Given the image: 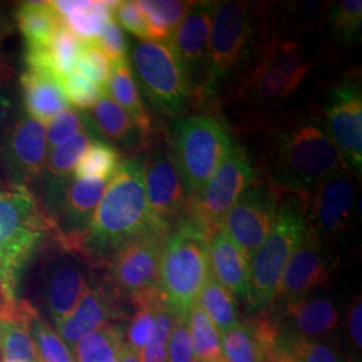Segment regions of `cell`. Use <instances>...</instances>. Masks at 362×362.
I'll return each mask as SVG.
<instances>
[{
    "instance_id": "1",
    "label": "cell",
    "mask_w": 362,
    "mask_h": 362,
    "mask_svg": "<svg viewBox=\"0 0 362 362\" xmlns=\"http://www.w3.org/2000/svg\"><path fill=\"white\" fill-rule=\"evenodd\" d=\"M169 228L151 211L143 163L130 160L121 164L95 208L81 245V254L91 266L106 264L121 247L145 233Z\"/></svg>"
},
{
    "instance_id": "2",
    "label": "cell",
    "mask_w": 362,
    "mask_h": 362,
    "mask_svg": "<svg viewBox=\"0 0 362 362\" xmlns=\"http://www.w3.org/2000/svg\"><path fill=\"white\" fill-rule=\"evenodd\" d=\"M52 239V228L37 194L28 187L0 185V288L8 303L33 259Z\"/></svg>"
},
{
    "instance_id": "3",
    "label": "cell",
    "mask_w": 362,
    "mask_h": 362,
    "mask_svg": "<svg viewBox=\"0 0 362 362\" xmlns=\"http://www.w3.org/2000/svg\"><path fill=\"white\" fill-rule=\"evenodd\" d=\"M209 276L208 238L188 220L179 219L164 243L158 290L179 320H188Z\"/></svg>"
},
{
    "instance_id": "4",
    "label": "cell",
    "mask_w": 362,
    "mask_h": 362,
    "mask_svg": "<svg viewBox=\"0 0 362 362\" xmlns=\"http://www.w3.org/2000/svg\"><path fill=\"white\" fill-rule=\"evenodd\" d=\"M344 157L326 130L306 122L285 132L276 144L274 175L291 192L308 194L320 182L339 172Z\"/></svg>"
},
{
    "instance_id": "5",
    "label": "cell",
    "mask_w": 362,
    "mask_h": 362,
    "mask_svg": "<svg viewBox=\"0 0 362 362\" xmlns=\"http://www.w3.org/2000/svg\"><path fill=\"white\" fill-rule=\"evenodd\" d=\"M172 158L189 194H199L231 148L228 129L218 117L177 118L169 133Z\"/></svg>"
},
{
    "instance_id": "6",
    "label": "cell",
    "mask_w": 362,
    "mask_h": 362,
    "mask_svg": "<svg viewBox=\"0 0 362 362\" xmlns=\"http://www.w3.org/2000/svg\"><path fill=\"white\" fill-rule=\"evenodd\" d=\"M309 224L293 203L278 208L272 231L250 258V285L247 303L262 310L276 299L286 264L303 239Z\"/></svg>"
},
{
    "instance_id": "7",
    "label": "cell",
    "mask_w": 362,
    "mask_h": 362,
    "mask_svg": "<svg viewBox=\"0 0 362 362\" xmlns=\"http://www.w3.org/2000/svg\"><path fill=\"white\" fill-rule=\"evenodd\" d=\"M38 270L34 279V298L54 324H59L90 287L85 257L67 250L52 239L39 251Z\"/></svg>"
},
{
    "instance_id": "8",
    "label": "cell",
    "mask_w": 362,
    "mask_h": 362,
    "mask_svg": "<svg viewBox=\"0 0 362 362\" xmlns=\"http://www.w3.org/2000/svg\"><path fill=\"white\" fill-rule=\"evenodd\" d=\"M254 179L255 173L246 151L233 141L203 189L199 194H189L180 219L192 223L209 239L219 231L224 215L250 188Z\"/></svg>"
},
{
    "instance_id": "9",
    "label": "cell",
    "mask_w": 362,
    "mask_h": 362,
    "mask_svg": "<svg viewBox=\"0 0 362 362\" xmlns=\"http://www.w3.org/2000/svg\"><path fill=\"white\" fill-rule=\"evenodd\" d=\"M132 62L156 109L168 116H179L191 97V79L168 42H136Z\"/></svg>"
},
{
    "instance_id": "10",
    "label": "cell",
    "mask_w": 362,
    "mask_h": 362,
    "mask_svg": "<svg viewBox=\"0 0 362 362\" xmlns=\"http://www.w3.org/2000/svg\"><path fill=\"white\" fill-rule=\"evenodd\" d=\"M47 152L46 125L30 116L19 100L0 137V169L6 184L30 188L43 173Z\"/></svg>"
},
{
    "instance_id": "11",
    "label": "cell",
    "mask_w": 362,
    "mask_h": 362,
    "mask_svg": "<svg viewBox=\"0 0 362 362\" xmlns=\"http://www.w3.org/2000/svg\"><path fill=\"white\" fill-rule=\"evenodd\" d=\"M252 30V15L247 1L214 3L208 43L206 93H212L220 82L238 67L246 52Z\"/></svg>"
},
{
    "instance_id": "12",
    "label": "cell",
    "mask_w": 362,
    "mask_h": 362,
    "mask_svg": "<svg viewBox=\"0 0 362 362\" xmlns=\"http://www.w3.org/2000/svg\"><path fill=\"white\" fill-rule=\"evenodd\" d=\"M169 228H160L129 242L116 251L105 264L106 284L119 297L130 300L158 288L160 260Z\"/></svg>"
},
{
    "instance_id": "13",
    "label": "cell",
    "mask_w": 362,
    "mask_h": 362,
    "mask_svg": "<svg viewBox=\"0 0 362 362\" xmlns=\"http://www.w3.org/2000/svg\"><path fill=\"white\" fill-rule=\"evenodd\" d=\"M310 64L297 42L274 38L260 54L245 89L260 101H278L297 90L309 73Z\"/></svg>"
},
{
    "instance_id": "14",
    "label": "cell",
    "mask_w": 362,
    "mask_h": 362,
    "mask_svg": "<svg viewBox=\"0 0 362 362\" xmlns=\"http://www.w3.org/2000/svg\"><path fill=\"white\" fill-rule=\"evenodd\" d=\"M276 215L278 200L274 191L258 185L239 196L224 215L220 228L250 259L272 231Z\"/></svg>"
},
{
    "instance_id": "15",
    "label": "cell",
    "mask_w": 362,
    "mask_h": 362,
    "mask_svg": "<svg viewBox=\"0 0 362 362\" xmlns=\"http://www.w3.org/2000/svg\"><path fill=\"white\" fill-rule=\"evenodd\" d=\"M326 133L353 168L361 172L362 94L360 82L346 79L332 90L326 105Z\"/></svg>"
},
{
    "instance_id": "16",
    "label": "cell",
    "mask_w": 362,
    "mask_h": 362,
    "mask_svg": "<svg viewBox=\"0 0 362 362\" xmlns=\"http://www.w3.org/2000/svg\"><path fill=\"white\" fill-rule=\"evenodd\" d=\"M146 199L156 219L168 224L180 219L189 192L172 156L164 152L148 156L143 163Z\"/></svg>"
},
{
    "instance_id": "17",
    "label": "cell",
    "mask_w": 362,
    "mask_h": 362,
    "mask_svg": "<svg viewBox=\"0 0 362 362\" xmlns=\"http://www.w3.org/2000/svg\"><path fill=\"white\" fill-rule=\"evenodd\" d=\"M119 298L106 282L91 284L74 310L55 325L57 333L69 349H74L83 337L106 326L118 324L122 320V310L118 303Z\"/></svg>"
},
{
    "instance_id": "18",
    "label": "cell",
    "mask_w": 362,
    "mask_h": 362,
    "mask_svg": "<svg viewBox=\"0 0 362 362\" xmlns=\"http://www.w3.org/2000/svg\"><path fill=\"white\" fill-rule=\"evenodd\" d=\"M330 279V266L325 258L320 236L310 226L303 239L286 264L276 299L284 302L306 297L317 288L326 287Z\"/></svg>"
},
{
    "instance_id": "19",
    "label": "cell",
    "mask_w": 362,
    "mask_h": 362,
    "mask_svg": "<svg viewBox=\"0 0 362 362\" xmlns=\"http://www.w3.org/2000/svg\"><path fill=\"white\" fill-rule=\"evenodd\" d=\"M311 219L314 231L334 236L342 233L348 223L354 206V184L341 170L320 182L313 191Z\"/></svg>"
},
{
    "instance_id": "20",
    "label": "cell",
    "mask_w": 362,
    "mask_h": 362,
    "mask_svg": "<svg viewBox=\"0 0 362 362\" xmlns=\"http://www.w3.org/2000/svg\"><path fill=\"white\" fill-rule=\"evenodd\" d=\"M281 333L278 321L260 313L221 334V357L226 362H267Z\"/></svg>"
},
{
    "instance_id": "21",
    "label": "cell",
    "mask_w": 362,
    "mask_h": 362,
    "mask_svg": "<svg viewBox=\"0 0 362 362\" xmlns=\"http://www.w3.org/2000/svg\"><path fill=\"white\" fill-rule=\"evenodd\" d=\"M212 13L214 3L194 1L169 38L170 47L180 58L188 76H194L203 66H207Z\"/></svg>"
},
{
    "instance_id": "22",
    "label": "cell",
    "mask_w": 362,
    "mask_h": 362,
    "mask_svg": "<svg viewBox=\"0 0 362 362\" xmlns=\"http://www.w3.org/2000/svg\"><path fill=\"white\" fill-rule=\"evenodd\" d=\"M39 311L27 299L0 309V358L3 362H39L31 333Z\"/></svg>"
},
{
    "instance_id": "23",
    "label": "cell",
    "mask_w": 362,
    "mask_h": 362,
    "mask_svg": "<svg viewBox=\"0 0 362 362\" xmlns=\"http://www.w3.org/2000/svg\"><path fill=\"white\" fill-rule=\"evenodd\" d=\"M18 88L23 109L45 125L70 109L62 79L54 74L25 69L18 78Z\"/></svg>"
},
{
    "instance_id": "24",
    "label": "cell",
    "mask_w": 362,
    "mask_h": 362,
    "mask_svg": "<svg viewBox=\"0 0 362 362\" xmlns=\"http://www.w3.org/2000/svg\"><path fill=\"white\" fill-rule=\"evenodd\" d=\"M209 276L233 294L247 297L250 259L221 228L208 239Z\"/></svg>"
},
{
    "instance_id": "25",
    "label": "cell",
    "mask_w": 362,
    "mask_h": 362,
    "mask_svg": "<svg viewBox=\"0 0 362 362\" xmlns=\"http://www.w3.org/2000/svg\"><path fill=\"white\" fill-rule=\"evenodd\" d=\"M282 317L288 326L286 333L309 339L334 332L341 320L336 305L330 299L310 296L285 302Z\"/></svg>"
},
{
    "instance_id": "26",
    "label": "cell",
    "mask_w": 362,
    "mask_h": 362,
    "mask_svg": "<svg viewBox=\"0 0 362 362\" xmlns=\"http://www.w3.org/2000/svg\"><path fill=\"white\" fill-rule=\"evenodd\" d=\"M61 19L82 42L98 38L107 22L113 18L116 1L100 0H62L52 1Z\"/></svg>"
},
{
    "instance_id": "27",
    "label": "cell",
    "mask_w": 362,
    "mask_h": 362,
    "mask_svg": "<svg viewBox=\"0 0 362 362\" xmlns=\"http://www.w3.org/2000/svg\"><path fill=\"white\" fill-rule=\"evenodd\" d=\"M105 91L127 112L143 137H148L152 133V119L141 100L139 83L133 76L129 59L112 64L110 77Z\"/></svg>"
},
{
    "instance_id": "28",
    "label": "cell",
    "mask_w": 362,
    "mask_h": 362,
    "mask_svg": "<svg viewBox=\"0 0 362 362\" xmlns=\"http://www.w3.org/2000/svg\"><path fill=\"white\" fill-rule=\"evenodd\" d=\"M26 47H46L54 34L64 25L52 1H23L15 11Z\"/></svg>"
},
{
    "instance_id": "29",
    "label": "cell",
    "mask_w": 362,
    "mask_h": 362,
    "mask_svg": "<svg viewBox=\"0 0 362 362\" xmlns=\"http://www.w3.org/2000/svg\"><path fill=\"white\" fill-rule=\"evenodd\" d=\"M91 116L104 136L122 146H130L139 137H143L133 119L106 91H103L98 101L91 107Z\"/></svg>"
},
{
    "instance_id": "30",
    "label": "cell",
    "mask_w": 362,
    "mask_h": 362,
    "mask_svg": "<svg viewBox=\"0 0 362 362\" xmlns=\"http://www.w3.org/2000/svg\"><path fill=\"white\" fill-rule=\"evenodd\" d=\"M137 4L148 25V40L168 42L194 1L140 0Z\"/></svg>"
},
{
    "instance_id": "31",
    "label": "cell",
    "mask_w": 362,
    "mask_h": 362,
    "mask_svg": "<svg viewBox=\"0 0 362 362\" xmlns=\"http://www.w3.org/2000/svg\"><path fill=\"white\" fill-rule=\"evenodd\" d=\"M124 342L122 326L110 325L83 337L71 351L76 362H119Z\"/></svg>"
},
{
    "instance_id": "32",
    "label": "cell",
    "mask_w": 362,
    "mask_h": 362,
    "mask_svg": "<svg viewBox=\"0 0 362 362\" xmlns=\"http://www.w3.org/2000/svg\"><path fill=\"white\" fill-rule=\"evenodd\" d=\"M196 303L207 314L220 334L230 332L239 324L236 298L212 276H208Z\"/></svg>"
},
{
    "instance_id": "33",
    "label": "cell",
    "mask_w": 362,
    "mask_h": 362,
    "mask_svg": "<svg viewBox=\"0 0 362 362\" xmlns=\"http://www.w3.org/2000/svg\"><path fill=\"white\" fill-rule=\"evenodd\" d=\"M93 141L89 128L69 141L58 146H52L47 152V158L42 176L38 180H65L73 177V172L78 160Z\"/></svg>"
},
{
    "instance_id": "34",
    "label": "cell",
    "mask_w": 362,
    "mask_h": 362,
    "mask_svg": "<svg viewBox=\"0 0 362 362\" xmlns=\"http://www.w3.org/2000/svg\"><path fill=\"white\" fill-rule=\"evenodd\" d=\"M121 167L116 149L101 140H93L78 160L73 176L81 180L110 181Z\"/></svg>"
},
{
    "instance_id": "35",
    "label": "cell",
    "mask_w": 362,
    "mask_h": 362,
    "mask_svg": "<svg viewBox=\"0 0 362 362\" xmlns=\"http://www.w3.org/2000/svg\"><path fill=\"white\" fill-rule=\"evenodd\" d=\"M161 298L158 288L144 293L132 299L134 305V314L130 320L127 332V344L130 349L140 354L153 336L156 326V306Z\"/></svg>"
},
{
    "instance_id": "36",
    "label": "cell",
    "mask_w": 362,
    "mask_h": 362,
    "mask_svg": "<svg viewBox=\"0 0 362 362\" xmlns=\"http://www.w3.org/2000/svg\"><path fill=\"white\" fill-rule=\"evenodd\" d=\"M187 322L194 349V362L221 358V334L197 303L189 313Z\"/></svg>"
},
{
    "instance_id": "37",
    "label": "cell",
    "mask_w": 362,
    "mask_h": 362,
    "mask_svg": "<svg viewBox=\"0 0 362 362\" xmlns=\"http://www.w3.org/2000/svg\"><path fill=\"white\" fill-rule=\"evenodd\" d=\"M31 333L39 362H76L73 351L40 313L33 318Z\"/></svg>"
},
{
    "instance_id": "38",
    "label": "cell",
    "mask_w": 362,
    "mask_h": 362,
    "mask_svg": "<svg viewBox=\"0 0 362 362\" xmlns=\"http://www.w3.org/2000/svg\"><path fill=\"white\" fill-rule=\"evenodd\" d=\"M177 320L161 296L156 306L155 332L148 345L139 354L140 362H167L169 337Z\"/></svg>"
},
{
    "instance_id": "39",
    "label": "cell",
    "mask_w": 362,
    "mask_h": 362,
    "mask_svg": "<svg viewBox=\"0 0 362 362\" xmlns=\"http://www.w3.org/2000/svg\"><path fill=\"white\" fill-rule=\"evenodd\" d=\"M81 45L82 40L66 26L61 27L54 34L50 43L47 45V52L54 73L58 77L64 78L74 71Z\"/></svg>"
},
{
    "instance_id": "40",
    "label": "cell",
    "mask_w": 362,
    "mask_h": 362,
    "mask_svg": "<svg viewBox=\"0 0 362 362\" xmlns=\"http://www.w3.org/2000/svg\"><path fill=\"white\" fill-rule=\"evenodd\" d=\"M279 342L297 362H345L336 349L321 341L282 332Z\"/></svg>"
},
{
    "instance_id": "41",
    "label": "cell",
    "mask_w": 362,
    "mask_h": 362,
    "mask_svg": "<svg viewBox=\"0 0 362 362\" xmlns=\"http://www.w3.org/2000/svg\"><path fill=\"white\" fill-rule=\"evenodd\" d=\"M76 67L81 76L89 79L91 83L106 90V85L112 71V62L98 47L95 40H85L81 45Z\"/></svg>"
},
{
    "instance_id": "42",
    "label": "cell",
    "mask_w": 362,
    "mask_h": 362,
    "mask_svg": "<svg viewBox=\"0 0 362 362\" xmlns=\"http://www.w3.org/2000/svg\"><path fill=\"white\" fill-rule=\"evenodd\" d=\"M332 27L337 37L348 45L361 39L362 1L342 0L337 3L332 13Z\"/></svg>"
},
{
    "instance_id": "43",
    "label": "cell",
    "mask_w": 362,
    "mask_h": 362,
    "mask_svg": "<svg viewBox=\"0 0 362 362\" xmlns=\"http://www.w3.org/2000/svg\"><path fill=\"white\" fill-rule=\"evenodd\" d=\"M18 78L11 59L0 54V137L19 105Z\"/></svg>"
},
{
    "instance_id": "44",
    "label": "cell",
    "mask_w": 362,
    "mask_h": 362,
    "mask_svg": "<svg viewBox=\"0 0 362 362\" xmlns=\"http://www.w3.org/2000/svg\"><path fill=\"white\" fill-rule=\"evenodd\" d=\"M88 129V118L73 109H67L46 124V139L49 146H58L69 141L78 133Z\"/></svg>"
},
{
    "instance_id": "45",
    "label": "cell",
    "mask_w": 362,
    "mask_h": 362,
    "mask_svg": "<svg viewBox=\"0 0 362 362\" xmlns=\"http://www.w3.org/2000/svg\"><path fill=\"white\" fill-rule=\"evenodd\" d=\"M62 86L70 105H74L81 110L91 109L103 94L98 86L91 83L78 71H73L62 78Z\"/></svg>"
},
{
    "instance_id": "46",
    "label": "cell",
    "mask_w": 362,
    "mask_h": 362,
    "mask_svg": "<svg viewBox=\"0 0 362 362\" xmlns=\"http://www.w3.org/2000/svg\"><path fill=\"white\" fill-rule=\"evenodd\" d=\"M113 19L116 21L118 26L124 27L134 37L141 40L149 39L148 25L137 1H130V0L116 1L113 8Z\"/></svg>"
},
{
    "instance_id": "47",
    "label": "cell",
    "mask_w": 362,
    "mask_h": 362,
    "mask_svg": "<svg viewBox=\"0 0 362 362\" xmlns=\"http://www.w3.org/2000/svg\"><path fill=\"white\" fill-rule=\"evenodd\" d=\"M95 43L112 64L128 59V42L122 28L117 25L113 18L107 22L103 34L95 39Z\"/></svg>"
},
{
    "instance_id": "48",
    "label": "cell",
    "mask_w": 362,
    "mask_h": 362,
    "mask_svg": "<svg viewBox=\"0 0 362 362\" xmlns=\"http://www.w3.org/2000/svg\"><path fill=\"white\" fill-rule=\"evenodd\" d=\"M167 362H194L187 320H177L169 337Z\"/></svg>"
},
{
    "instance_id": "49",
    "label": "cell",
    "mask_w": 362,
    "mask_h": 362,
    "mask_svg": "<svg viewBox=\"0 0 362 362\" xmlns=\"http://www.w3.org/2000/svg\"><path fill=\"white\" fill-rule=\"evenodd\" d=\"M348 334L354 351L361 353L362 348V303L361 296L353 298L348 310Z\"/></svg>"
},
{
    "instance_id": "50",
    "label": "cell",
    "mask_w": 362,
    "mask_h": 362,
    "mask_svg": "<svg viewBox=\"0 0 362 362\" xmlns=\"http://www.w3.org/2000/svg\"><path fill=\"white\" fill-rule=\"evenodd\" d=\"M281 337V336H279ZM267 362H297L290 354L288 351L282 346V344L276 342V345L270 350L269 353V357H267Z\"/></svg>"
},
{
    "instance_id": "51",
    "label": "cell",
    "mask_w": 362,
    "mask_h": 362,
    "mask_svg": "<svg viewBox=\"0 0 362 362\" xmlns=\"http://www.w3.org/2000/svg\"><path fill=\"white\" fill-rule=\"evenodd\" d=\"M13 22L10 13L0 4V40L7 38L13 33Z\"/></svg>"
},
{
    "instance_id": "52",
    "label": "cell",
    "mask_w": 362,
    "mask_h": 362,
    "mask_svg": "<svg viewBox=\"0 0 362 362\" xmlns=\"http://www.w3.org/2000/svg\"><path fill=\"white\" fill-rule=\"evenodd\" d=\"M119 362H140L139 354L136 351L130 349L127 342H124V346L121 349V356H119Z\"/></svg>"
},
{
    "instance_id": "53",
    "label": "cell",
    "mask_w": 362,
    "mask_h": 362,
    "mask_svg": "<svg viewBox=\"0 0 362 362\" xmlns=\"http://www.w3.org/2000/svg\"><path fill=\"white\" fill-rule=\"evenodd\" d=\"M6 305H13V303H8V302L6 300V298H4L3 293H1V288H0V309H1V308H4Z\"/></svg>"
}]
</instances>
